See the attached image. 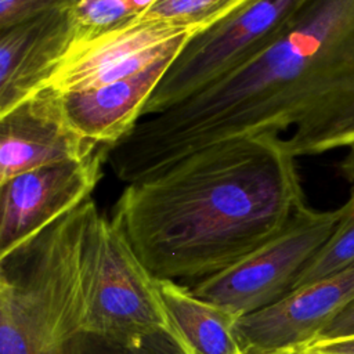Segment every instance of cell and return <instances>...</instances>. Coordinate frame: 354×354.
<instances>
[{
  "label": "cell",
  "instance_id": "ffe728a7",
  "mask_svg": "<svg viewBox=\"0 0 354 354\" xmlns=\"http://www.w3.org/2000/svg\"><path fill=\"white\" fill-rule=\"evenodd\" d=\"M339 173L347 183L351 184V188H354V145L348 148V152L339 163Z\"/></svg>",
  "mask_w": 354,
  "mask_h": 354
},
{
  "label": "cell",
  "instance_id": "9c48e42d",
  "mask_svg": "<svg viewBox=\"0 0 354 354\" xmlns=\"http://www.w3.org/2000/svg\"><path fill=\"white\" fill-rule=\"evenodd\" d=\"M354 301V263L289 292L278 301L235 322L245 354H267L313 342L319 332Z\"/></svg>",
  "mask_w": 354,
  "mask_h": 354
},
{
  "label": "cell",
  "instance_id": "3957f363",
  "mask_svg": "<svg viewBox=\"0 0 354 354\" xmlns=\"http://www.w3.org/2000/svg\"><path fill=\"white\" fill-rule=\"evenodd\" d=\"M100 214L88 198L0 259V354H87Z\"/></svg>",
  "mask_w": 354,
  "mask_h": 354
},
{
  "label": "cell",
  "instance_id": "2e32d148",
  "mask_svg": "<svg viewBox=\"0 0 354 354\" xmlns=\"http://www.w3.org/2000/svg\"><path fill=\"white\" fill-rule=\"evenodd\" d=\"M82 0H0V30L54 10H72Z\"/></svg>",
  "mask_w": 354,
  "mask_h": 354
},
{
  "label": "cell",
  "instance_id": "e0dca14e",
  "mask_svg": "<svg viewBox=\"0 0 354 354\" xmlns=\"http://www.w3.org/2000/svg\"><path fill=\"white\" fill-rule=\"evenodd\" d=\"M108 354H185L181 347L169 336H153L140 346L126 348H112Z\"/></svg>",
  "mask_w": 354,
  "mask_h": 354
},
{
  "label": "cell",
  "instance_id": "8992f818",
  "mask_svg": "<svg viewBox=\"0 0 354 354\" xmlns=\"http://www.w3.org/2000/svg\"><path fill=\"white\" fill-rule=\"evenodd\" d=\"M347 210L348 201L324 212L304 205L277 235L227 270L196 282L192 293L238 318L278 301L292 290Z\"/></svg>",
  "mask_w": 354,
  "mask_h": 354
},
{
  "label": "cell",
  "instance_id": "44dd1931",
  "mask_svg": "<svg viewBox=\"0 0 354 354\" xmlns=\"http://www.w3.org/2000/svg\"><path fill=\"white\" fill-rule=\"evenodd\" d=\"M126 7L129 8L133 18H137L141 15L148 7H151L156 0H122Z\"/></svg>",
  "mask_w": 354,
  "mask_h": 354
},
{
  "label": "cell",
  "instance_id": "52a82bcc",
  "mask_svg": "<svg viewBox=\"0 0 354 354\" xmlns=\"http://www.w3.org/2000/svg\"><path fill=\"white\" fill-rule=\"evenodd\" d=\"M108 151L100 145L83 159L32 169L0 184V259L88 199Z\"/></svg>",
  "mask_w": 354,
  "mask_h": 354
},
{
  "label": "cell",
  "instance_id": "6da1fadb",
  "mask_svg": "<svg viewBox=\"0 0 354 354\" xmlns=\"http://www.w3.org/2000/svg\"><path fill=\"white\" fill-rule=\"evenodd\" d=\"M295 159L278 134L223 140L130 183L111 220L156 279L199 282L266 243L306 205Z\"/></svg>",
  "mask_w": 354,
  "mask_h": 354
},
{
  "label": "cell",
  "instance_id": "ba28073f",
  "mask_svg": "<svg viewBox=\"0 0 354 354\" xmlns=\"http://www.w3.org/2000/svg\"><path fill=\"white\" fill-rule=\"evenodd\" d=\"M195 33L191 28L134 18L95 36L76 39L46 87L65 94L131 76L180 51Z\"/></svg>",
  "mask_w": 354,
  "mask_h": 354
},
{
  "label": "cell",
  "instance_id": "5b68a950",
  "mask_svg": "<svg viewBox=\"0 0 354 354\" xmlns=\"http://www.w3.org/2000/svg\"><path fill=\"white\" fill-rule=\"evenodd\" d=\"M306 0H249L191 36L176 55L141 119L173 108L249 62L270 46Z\"/></svg>",
  "mask_w": 354,
  "mask_h": 354
},
{
  "label": "cell",
  "instance_id": "7402d4cb",
  "mask_svg": "<svg viewBox=\"0 0 354 354\" xmlns=\"http://www.w3.org/2000/svg\"><path fill=\"white\" fill-rule=\"evenodd\" d=\"M267 354H308V353L303 347H293V348L272 351V353H267Z\"/></svg>",
  "mask_w": 354,
  "mask_h": 354
},
{
  "label": "cell",
  "instance_id": "8fae6325",
  "mask_svg": "<svg viewBox=\"0 0 354 354\" xmlns=\"http://www.w3.org/2000/svg\"><path fill=\"white\" fill-rule=\"evenodd\" d=\"M72 10H54L0 30V115L44 88L76 40Z\"/></svg>",
  "mask_w": 354,
  "mask_h": 354
},
{
  "label": "cell",
  "instance_id": "7a4b0ae2",
  "mask_svg": "<svg viewBox=\"0 0 354 354\" xmlns=\"http://www.w3.org/2000/svg\"><path fill=\"white\" fill-rule=\"evenodd\" d=\"M235 118L315 156L354 145V0H306L275 40L221 80Z\"/></svg>",
  "mask_w": 354,
  "mask_h": 354
},
{
  "label": "cell",
  "instance_id": "7c38bea8",
  "mask_svg": "<svg viewBox=\"0 0 354 354\" xmlns=\"http://www.w3.org/2000/svg\"><path fill=\"white\" fill-rule=\"evenodd\" d=\"M177 53L165 55L131 76L87 90L61 94L73 129L97 145H113L141 120L142 109Z\"/></svg>",
  "mask_w": 354,
  "mask_h": 354
},
{
  "label": "cell",
  "instance_id": "30bf717a",
  "mask_svg": "<svg viewBox=\"0 0 354 354\" xmlns=\"http://www.w3.org/2000/svg\"><path fill=\"white\" fill-rule=\"evenodd\" d=\"M98 147L73 129L59 93L46 87L0 115V184L32 169L83 159Z\"/></svg>",
  "mask_w": 354,
  "mask_h": 354
},
{
  "label": "cell",
  "instance_id": "9a60e30c",
  "mask_svg": "<svg viewBox=\"0 0 354 354\" xmlns=\"http://www.w3.org/2000/svg\"><path fill=\"white\" fill-rule=\"evenodd\" d=\"M347 201L348 210L346 216L326 243L300 272L292 290L329 277L354 263V188H351Z\"/></svg>",
  "mask_w": 354,
  "mask_h": 354
},
{
  "label": "cell",
  "instance_id": "ac0fdd59",
  "mask_svg": "<svg viewBox=\"0 0 354 354\" xmlns=\"http://www.w3.org/2000/svg\"><path fill=\"white\" fill-rule=\"evenodd\" d=\"M350 336H354V301H351L336 318H333L313 342L335 340Z\"/></svg>",
  "mask_w": 354,
  "mask_h": 354
},
{
  "label": "cell",
  "instance_id": "4fadbf2b",
  "mask_svg": "<svg viewBox=\"0 0 354 354\" xmlns=\"http://www.w3.org/2000/svg\"><path fill=\"white\" fill-rule=\"evenodd\" d=\"M158 286L185 354H245L235 333V314L176 281L158 279Z\"/></svg>",
  "mask_w": 354,
  "mask_h": 354
},
{
  "label": "cell",
  "instance_id": "d6986e66",
  "mask_svg": "<svg viewBox=\"0 0 354 354\" xmlns=\"http://www.w3.org/2000/svg\"><path fill=\"white\" fill-rule=\"evenodd\" d=\"M300 347H303L308 354H354V336L311 342Z\"/></svg>",
  "mask_w": 354,
  "mask_h": 354
},
{
  "label": "cell",
  "instance_id": "277c9868",
  "mask_svg": "<svg viewBox=\"0 0 354 354\" xmlns=\"http://www.w3.org/2000/svg\"><path fill=\"white\" fill-rule=\"evenodd\" d=\"M87 329L91 337L111 348L136 347L159 335L171 337L180 346L158 279L138 259L124 234L104 214L97 221Z\"/></svg>",
  "mask_w": 354,
  "mask_h": 354
},
{
  "label": "cell",
  "instance_id": "5bb4252c",
  "mask_svg": "<svg viewBox=\"0 0 354 354\" xmlns=\"http://www.w3.org/2000/svg\"><path fill=\"white\" fill-rule=\"evenodd\" d=\"M248 1L249 0H156L137 18L167 22L201 32L232 14Z\"/></svg>",
  "mask_w": 354,
  "mask_h": 354
}]
</instances>
